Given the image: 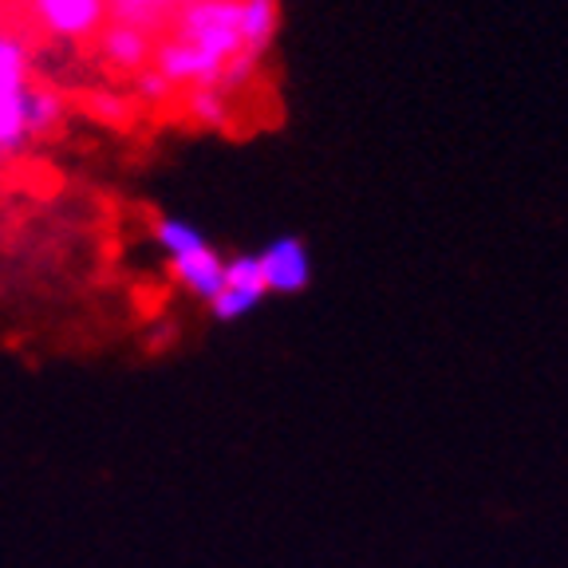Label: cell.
<instances>
[{"mask_svg": "<svg viewBox=\"0 0 568 568\" xmlns=\"http://www.w3.org/2000/svg\"><path fill=\"white\" fill-rule=\"evenodd\" d=\"M174 32L182 44H190L205 63L222 71L241 52L237 0H194L174 17Z\"/></svg>", "mask_w": 568, "mask_h": 568, "instance_id": "obj_1", "label": "cell"}, {"mask_svg": "<svg viewBox=\"0 0 568 568\" xmlns=\"http://www.w3.org/2000/svg\"><path fill=\"white\" fill-rule=\"evenodd\" d=\"M28 48L20 36L0 32V159H12L28 142L24 95H28Z\"/></svg>", "mask_w": 568, "mask_h": 568, "instance_id": "obj_2", "label": "cell"}, {"mask_svg": "<svg viewBox=\"0 0 568 568\" xmlns=\"http://www.w3.org/2000/svg\"><path fill=\"white\" fill-rule=\"evenodd\" d=\"M261 276H265V288L268 293H281V296H293L304 293L312 281V257H308V245L301 237H276L261 248Z\"/></svg>", "mask_w": 568, "mask_h": 568, "instance_id": "obj_3", "label": "cell"}, {"mask_svg": "<svg viewBox=\"0 0 568 568\" xmlns=\"http://www.w3.org/2000/svg\"><path fill=\"white\" fill-rule=\"evenodd\" d=\"M32 12L60 40H88L106 24V0H32Z\"/></svg>", "mask_w": 568, "mask_h": 568, "instance_id": "obj_4", "label": "cell"}, {"mask_svg": "<svg viewBox=\"0 0 568 568\" xmlns=\"http://www.w3.org/2000/svg\"><path fill=\"white\" fill-rule=\"evenodd\" d=\"M151 52H154V40L146 32L126 28V24H111V20H106L103 36H99V60H103L106 68L134 75V71H142L146 63H151Z\"/></svg>", "mask_w": 568, "mask_h": 568, "instance_id": "obj_5", "label": "cell"}, {"mask_svg": "<svg viewBox=\"0 0 568 568\" xmlns=\"http://www.w3.org/2000/svg\"><path fill=\"white\" fill-rule=\"evenodd\" d=\"M186 4H194V0H106V20L111 24L139 28L151 40H159V32H166Z\"/></svg>", "mask_w": 568, "mask_h": 568, "instance_id": "obj_6", "label": "cell"}, {"mask_svg": "<svg viewBox=\"0 0 568 568\" xmlns=\"http://www.w3.org/2000/svg\"><path fill=\"white\" fill-rule=\"evenodd\" d=\"M170 265H174L178 284H182L186 293L202 296V301H213V296L222 293L225 261H222V253H217L213 245L194 248V253H186V257H174Z\"/></svg>", "mask_w": 568, "mask_h": 568, "instance_id": "obj_7", "label": "cell"}, {"mask_svg": "<svg viewBox=\"0 0 568 568\" xmlns=\"http://www.w3.org/2000/svg\"><path fill=\"white\" fill-rule=\"evenodd\" d=\"M237 24H241V52L265 55L281 28V4L276 0H237Z\"/></svg>", "mask_w": 568, "mask_h": 568, "instance_id": "obj_8", "label": "cell"}, {"mask_svg": "<svg viewBox=\"0 0 568 568\" xmlns=\"http://www.w3.org/2000/svg\"><path fill=\"white\" fill-rule=\"evenodd\" d=\"M186 111L197 126H210V131H225L233 123V103L222 88H190Z\"/></svg>", "mask_w": 568, "mask_h": 568, "instance_id": "obj_9", "label": "cell"}, {"mask_svg": "<svg viewBox=\"0 0 568 568\" xmlns=\"http://www.w3.org/2000/svg\"><path fill=\"white\" fill-rule=\"evenodd\" d=\"M60 123H63V99L48 88H28V95H24L28 139H36V134H52Z\"/></svg>", "mask_w": 568, "mask_h": 568, "instance_id": "obj_10", "label": "cell"}, {"mask_svg": "<svg viewBox=\"0 0 568 568\" xmlns=\"http://www.w3.org/2000/svg\"><path fill=\"white\" fill-rule=\"evenodd\" d=\"M154 241H159V248L170 261L186 257V253H194V248L210 245L205 233L197 230V225L182 222V217H159V222H154Z\"/></svg>", "mask_w": 568, "mask_h": 568, "instance_id": "obj_11", "label": "cell"}, {"mask_svg": "<svg viewBox=\"0 0 568 568\" xmlns=\"http://www.w3.org/2000/svg\"><path fill=\"white\" fill-rule=\"evenodd\" d=\"M222 288H233V293H245V296H257V301H265L268 288H265V276H261L257 253H241V257L225 261Z\"/></svg>", "mask_w": 568, "mask_h": 568, "instance_id": "obj_12", "label": "cell"}, {"mask_svg": "<svg viewBox=\"0 0 568 568\" xmlns=\"http://www.w3.org/2000/svg\"><path fill=\"white\" fill-rule=\"evenodd\" d=\"M88 106H91V115L103 119V123H111V126H126L134 115L131 103H126L123 95H115V91H95V95L88 99Z\"/></svg>", "mask_w": 568, "mask_h": 568, "instance_id": "obj_13", "label": "cell"}, {"mask_svg": "<svg viewBox=\"0 0 568 568\" xmlns=\"http://www.w3.org/2000/svg\"><path fill=\"white\" fill-rule=\"evenodd\" d=\"M134 95H139L142 103H166V99L174 95V88L146 63L142 71H134Z\"/></svg>", "mask_w": 568, "mask_h": 568, "instance_id": "obj_14", "label": "cell"}]
</instances>
